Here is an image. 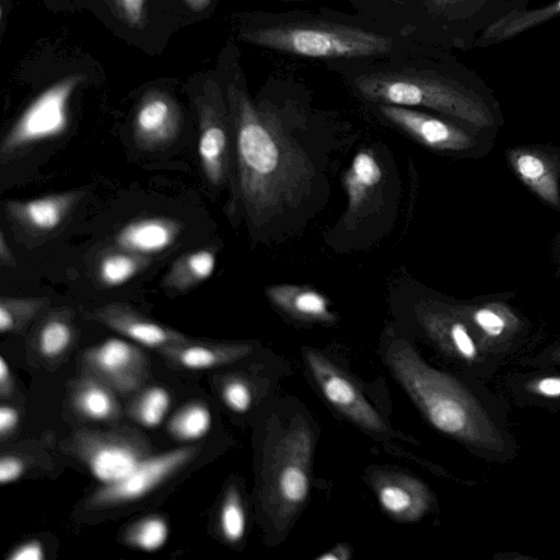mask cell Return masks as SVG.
I'll use <instances>...</instances> for the list:
<instances>
[{
  "label": "cell",
  "mask_w": 560,
  "mask_h": 560,
  "mask_svg": "<svg viewBox=\"0 0 560 560\" xmlns=\"http://www.w3.org/2000/svg\"><path fill=\"white\" fill-rule=\"evenodd\" d=\"M381 112L389 121L432 149L464 151L475 144L467 132L431 115L389 104H383Z\"/></svg>",
  "instance_id": "obj_13"
},
{
  "label": "cell",
  "mask_w": 560,
  "mask_h": 560,
  "mask_svg": "<svg viewBox=\"0 0 560 560\" xmlns=\"http://www.w3.org/2000/svg\"><path fill=\"white\" fill-rule=\"evenodd\" d=\"M24 472L23 462L15 456H2L0 459V482L2 485L15 481Z\"/></svg>",
  "instance_id": "obj_37"
},
{
  "label": "cell",
  "mask_w": 560,
  "mask_h": 560,
  "mask_svg": "<svg viewBox=\"0 0 560 560\" xmlns=\"http://www.w3.org/2000/svg\"><path fill=\"white\" fill-rule=\"evenodd\" d=\"M382 179L383 171L374 154L366 150L357 153L343 177L349 214H355L363 208Z\"/></svg>",
  "instance_id": "obj_22"
},
{
  "label": "cell",
  "mask_w": 560,
  "mask_h": 560,
  "mask_svg": "<svg viewBox=\"0 0 560 560\" xmlns=\"http://www.w3.org/2000/svg\"><path fill=\"white\" fill-rule=\"evenodd\" d=\"M382 508L401 521H416L429 508L430 495L419 480L406 476H388L376 486Z\"/></svg>",
  "instance_id": "obj_19"
},
{
  "label": "cell",
  "mask_w": 560,
  "mask_h": 560,
  "mask_svg": "<svg viewBox=\"0 0 560 560\" xmlns=\"http://www.w3.org/2000/svg\"><path fill=\"white\" fill-rule=\"evenodd\" d=\"M74 405L83 416L93 420L108 419L116 410V402L109 390L93 381L81 384L74 395Z\"/></svg>",
  "instance_id": "obj_29"
},
{
  "label": "cell",
  "mask_w": 560,
  "mask_h": 560,
  "mask_svg": "<svg viewBox=\"0 0 560 560\" xmlns=\"http://www.w3.org/2000/svg\"><path fill=\"white\" fill-rule=\"evenodd\" d=\"M86 318L97 322L125 337L150 348L165 350L188 341L183 334L156 323L124 303L94 308Z\"/></svg>",
  "instance_id": "obj_12"
},
{
  "label": "cell",
  "mask_w": 560,
  "mask_h": 560,
  "mask_svg": "<svg viewBox=\"0 0 560 560\" xmlns=\"http://www.w3.org/2000/svg\"><path fill=\"white\" fill-rule=\"evenodd\" d=\"M304 354L323 395L332 406L362 428L380 433L387 431L381 416L336 365L313 349Z\"/></svg>",
  "instance_id": "obj_8"
},
{
  "label": "cell",
  "mask_w": 560,
  "mask_h": 560,
  "mask_svg": "<svg viewBox=\"0 0 560 560\" xmlns=\"http://www.w3.org/2000/svg\"><path fill=\"white\" fill-rule=\"evenodd\" d=\"M84 195L85 190L75 189L28 200L9 199L3 209L16 231L47 238L62 229Z\"/></svg>",
  "instance_id": "obj_9"
},
{
  "label": "cell",
  "mask_w": 560,
  "mask_h": 560,
  "mask_svg": "<svg viewBox=\"0 0 560 560\" xmlns=\"http://www.w3.org/2000/svg\"><path fill=\"white\" fill-rule=\"evenodd\" d=\"M421 322L430 335L456 357L475 362L481 347L467 323L453 310H423Z\"/></svg>",
  "instance_id": "obj_18"
},
{
  "label": "cell",
  "mask_w": 560,
  "mask_h": 560,
  "mask_svg": "<svg viewBox=\"0 0 560 560\" xmlns=\"http://www.w3.org/2000/svg\"><path fill=\"white\" fill-rule=\"evenodd\" d=\"M250 347L246 345H205L189 340L170 347L163 352L177 364L190 370L211 369L246 355Z\"/></svg>",
  "instance_id": "obj_24"
},
{
  "label": "cell",
  "mask_w": 560,
  "mask_h": 560,
  "mask_svg": "<svg viewBox=\"0 0 560 560\" xmlns=\"http://www.w3.org/2000/svg\"><path fill=\"white\" fill-rule=\"evenodd\" d=\"M386 361L438 430L477 447L503 450L501 433L479 401L457 380L428 365L404 340L390 343Z\"/></svg>",
  "instance_id": "obj_2"
},
{
  "label": "cell",
  "mask_w": 560,
  "mask_h": 560,
  "mask_svg": "<svg viewBox=\"0 0 560 560\" xmlns=\"http://www.w3.org/2000/svg\"><path fill=\"white\" fill-rule=\"evenodd\" d=\"M337 551L341 552V553H342V556H345L346 558H348V556H346V552L348 551L346 547H341V546H339V547L337 548ZM319 559H320V560H330V559H334V560H336V559H337V560H339V559H342V558H341V556H339V555L326 553V555H324V556L319 557Z\"/></svg>",
  "instance_id": "obj_43"
},
{
  "label": "cell",
  "mask_w": 560,
  "mask_h": 560,
  "mask_svg": "<svg viewBox=\"0 0 560 560\" xmlns=\"http://www.w3.org/2000/svg\"><path fill=\"white\" fill-rule=\"evenodd\" d=\"M144 1L112 0L117 14L132 27H140L143 24Z\"/></svg>",
  "instance_id": "obj_35"
},
{
  "label": "cell",
  "mask_w": 560,
  "mask_h": 560,
  "mask_svg": "<svg viewBox=\"0 0 560 560\" xmlns=\"http://www.w3.org/2000/svg\"><path fill=\"white\" fill-rule=\"evenodd\" d=\"M453 310L467 323L480 347L486 349L509 341L522 327L517 314L504 302L454 306Z\"/></svg>",
  "instance_id": "obj_15"
},
{
  "label": "cell",
  "mask_w": 560,
  "mask_h": 560,
  "mask_svg": "<svg viewBox=\"0 0 560 560\" xmlns=\"http://www.w3.org/2000/svg\"><path fill=\"white\" fill-rule=\"evenodd\" d=\"M0 265L2 267L10 268H14L16 266L15 257L2 230L0 231Z\"/></svg>",
  "instance_id": "obj_40"
},
{
  "label": "cell",
  "mask_w": 560,
  "mask_h": 560,
  "mask_svg": "<svg viewBox=\"0 0 560 560\" xmlns=\"http://www.w3.org/2000/svg\"><path fill=\"white\" fill-rule=\"evenodd\" d=\"M266 294L278 307L296 318L324 322L335 318L325 296L310 288L291 284L271 285L266 289Z\"/></svg>",
  "instance_id": "obj_21"
},
{
  "label": "cell",
  "mask_w": 560,
  "mask_h": 560,
  "mask_svg": "<svg viewBox=\"0 0 560 560\" xmlns=\"http://www.w3.org/2000/svg\"><path fill=\"white\" fill-rule=\"evenodd\" d=\"M74 445L92 475L103 483L125 477L147 457L137 441L118 435L84 433L75 439Z\"/></svg>",
  "instance_id": "obj_10"
},
{
  "label": "cell",
  "mask_w": 560,
  "mask_h": 560,
  "mask_svg": "<svg viewBox=\"0 0 560 560\" xmlns=\"http://www.w3.org/2000/svg\"><path fill=\"white\" fill-rule=\"evenodd\" d=\"M19 422V412L11 406L0 408V433L1 436L9 434Z\"/></svg>",
  "instance_id": "obj_39"
},
{
  "label": "cell",
  "mask_w": 560,
  "mask_h": 560,
  "mask_svg": "<svg viewBox=\"0 0 560 560\" xmlns=\"http://www.w3.org/2000/svg\"><path fill=\"white\" fill-rule=\"evenodd\" d=\"M211 413L202 404H190L180 409L170 422V432L180 440H196L210 429Z\"/></svg>",
  "instance_id": "obj_30"
},
{
  "label": "cell",
  "mask_w": 560,
  "mask_h": 560,
  "mask_svg": "<svg viewBox=\"0 0 560 560\" xmlns=\"http://www.w3.org/2000/svg\"><path fill=\"white\" fill-rule=\"evenodd\" d=\"M12 378L10 370L3 357L0 358V392L2 395L10 393Z\"/></svg>",
  "instance_id": "obj_41"
},
{
  "label": "cell",
  "mask_w": 560,
  "mask_h": 560,
  "mask_svg": "<svg viewBox=\"0 0 560 560\" xmlns=\"http://www.w3.org/2000/svg\"><path fill=\"white\" fill-rule=\"evenodd\" d=\"M167 535L166 522L159 516H149L133 524L126 538L133 547L144 551H154L165 544Z\"/></svg>",
  "instance_id": "obj_31"
},
{
  "label": "cell",
  "mask_w": 560,
  "mask_h": 560,
  "mask_svg": "<svg viewBox=\"0 0 560 560\" xmlns=\"http://www.w3.org/2000/svg\"><path fill=\"white\" fill-rule=\"evenodd\" d=\"M71 310L59 308L50 312L37 331V346L46 358L62 354L73 338Z\"/></svg>",
  "instance_id": "obj_25"
},
{
  "label": "cell",
  "mask_w": 560,
  "mask_h": 560,
  "mask_svg": "<svg viewBox=\"0 0 560 560\" xmlns=\"http://www.w3.org/2000/svg\"><path fill=\"white\" fill-rule=\"evenodd\" d=\"M526 389L545 398H560V376H545L532 380L526 384Z\"/></svg>",
  "instance_id": "obj_36"
},
{
  "label": "cell",
  "mask_w": 560,
  "mask_h": 560,
  "mask_svg": "<svg viewBox=\"0 0 560 560\" xmlns=\"http://www.w3.org/2000/svg\"><path fill=\"white\" fill-rule=\"evenodd\" d=\"M84 80L81 73L67 75L33 100L1 140V165L9 164L35 144L66 132L69 102Z\"/></svg>",
  "instance_id": "obj_5"
},
{
  "label": "cell",
  "mask_w": 560,
  "mask_h": 560,
  "mask_svg": "<svg viewBox=\"0 0 560 560\" xmlns=\"http://www.w3.org/2000/svg\"><path fill=\"white\" fill-rule=\"evenodd\" d=\"M553 360L557 361V362H560V349H558L555 353H553Z\"/></svg>",
  "instance_id": "obj_45"
},
{
  "label": "cell",
  "mask_w": 560,
  "mask_h": 560,
  "mask_svg": "<svg viewBox=\"0 0 560 560\" xmlns=\"http://www.w3.org/2000/svg\"><path fill=\"white\" fill-rule=\"evenodd\" d=\"M196 453V447H182L147 456L125 477L98 488L90 497L89 505L102 509L138 500L179 470Z\"/></svg>",
  "instance_id": "obj_7"
},
{
  "label": "cell",
  "mask_w": 560,
  "mask_h": 560,
  "mask_svg": "<svg viewBox=\"0 0 560 560\" xmlns=\"http://www.w3.org/2000/svg\"><path fill=\"white\" fill-rule=\"evenodd\" d=\"M215 261V250L211 247L187 252L171 264L161 285L177 292H186L212 275Z\"/></svg>",
  "instance_id": "obj_23"
},
{
  "label": "cell",
  "mask_w": 560,
  "mask_h": 560,
  "mask_svg": "<svg viewBox=\"0 0 560 560\" xmlns=\"http://www.w3.org/2000/svg\"><path fill=\"white\" fill-rule=\"evenodd\" d=\"M151 257L140 255L117 245L102 250L94 262L93 275L103 288L125 284L148 268Z\"/></svg>",
  "instance_id": "obj_20"
},
{
  "label": "cell",
  "mask_w": 560,
  "mask_h": 560,
  "mask_svg": "<svg viewBox=\"0 0 560 560\" xmlns=\"http://www.w3.org/2000/svg\"><path fill=\"white\" fill-rule=\"evenodd\" d=\"M303 455L288 458L276 477L278 499L287 506H298L310 492V478L304 468Z\"/></svg>",
  "instance_id": "obj_26"
},
{
  "label": "cell",
  "mask_w": 560,
  "mask_h": 560,
  "mask_svg": "<svg viewBox=\"0 0 560 560\" xmlns=\"http://www.w3.org/2000/svg\"><path fill=\"white\" fill-rule=\"evenodd\" d=\"M188 7L192 11H203L210 3L211 0H185Z\"/></svg>",
  "instance_id": "obj_42"
},
{
  "label": "cell",
  "mask_w": 560,
  "mask_h": 560,
  "mask_svg": "<svg viewBox=\"0 0 560 560\" xmlns=\"http://www.w3.org/2000/svg\"><path fill=\"white\" fill-rule=\"evenodd\" d=\"M366 98L397 106H423L477 127L492 125L488 107L478 97L439 79L409 73H377L355 80Z\"/></svg>",
  "instance_id": "obj_4"
},
{
  "label": "cell",
  "mask_w": 560,
  "mask_h": 560,
  "mask_svg": "<svg viewBox=\"0 0 560 560\" xmlns=\"http://www.w3.org/2000/svg\"><path fill=\"white\" fill-rule=\"evenodd\" d=\"M458 0H427V2L435 8H442L455 3Z\"/></svg>",
  "instance_id": "obj_44"
},
{
  "label": "cell",
  "mask_w": 560,
  "mask_h": 560,
  "mask_svg": "<svg viewBox=\"0 0 560 560\" xmlns=\"http://www.w3.org/2000/svg\"><path fill=\"white\" fill-rule=\"evenodd\" d=\"M558 14H560V0L532 11H515L491 24L486 30L485 36L499 40L506 39Z\"/></svg>",
  "instance_id": "obj_27"
},
{
  "label": "cell",
  "mask_w": 560,
  "mask_h": 560,
  "mask_svg": "<svg viewBox=\"0 0 560 560\" xmlns=\"http://www.w3.org/2000/svg\"><path fill=\"white\" fill-rule=\"evenodd\" d=\"M222 398L225 405L235 412H245L252 404V393L242 381H231L222 389Z\"/></svg>",
  "instance_id": "obj_34"
},
{
  "label": "cell",
  "mask_w": 560,
  "mask_h": 560,
  "mask_svg": "<svg viewBox=\"0 0 560 560\" xmlns=\"http://www.w3.org/2000/svg\"><path fill=\"white\" fill-rule=\"evenodd\" d=\"M84 361L96 374L121 390L137 386L145 363L137 347L118 338H109L89 349Z\"/></svg>",
  "instance_id": "obj_14"
},
{
  "label": "cell",
  "mask_w": 560,
  "mask_h": 560,
  "mask_svg": "<svg viewBox=\"0 0 560 560\" xmlns=\"http://www.w3.org/2000/svg\"><path fill=\"white\" fill-rule=\"evenodd\" d=\"M195 103L199 124L200 166L209 184L221 186L230 175L231 139L222 97L215 83L206 82Z\"/></svg>",
  "instance_id": "obj_6"
},
{
  "label": "cell",
  "mask_w": 560,
  "mask_h": 560,
  "mask_svg": "<svg viewBox=\"0 0 560 560\" xmlns=\"http://www.w3.org/2000/svg\"><path fill=\"white\" fill-rule=\"evenodd\" d=\"M47 298L0 299V330L12 332L24 328L47 304Z\"/></svg>",
  "instance_id": "obj_28"
},
{
  "label": "cell",
  "mask_w": 560,
  "mask_h": 560,
  "mask_svg": "<svg viewBox=\"0 0 560 560\" xmlns=\"http://www.w3.org/2000/svg\"><path fill=\"white\" fill-rule=\"evenodd\" d=\"M220 527L224 538L238 541L245 533V513L235 489H231L224 499L220 513Z\"/></svg>",
  "instance_id": "obj_33"
},
{
  "label": "cell",
  "mask_w": 560,
  "mask_h": 560,
  "mask_svg": "<svg viewBox=\"0 0 560 560\" xmlns=\"http://www.w3.org/2000/svg\"><path fill=\"white\" fill-rule=\"evenodd\" d=\"M183 229L182 221L168 217L138 218L118 230L114 244L151 257L171 247Z\"/></svg>",
  "instance_id": "obj_16"
},
{
  "label": "cell",
  "mask_w": 560,
  "mask_h": 560,
  "mask_svg": "<svg viewBox=\"0 0 560 560\" xmlns=\"http://www.w3.org/2000/svg\"><path fill=\"white\" fill-rule=\"evenodd\" d=\"M180 121L179 107L168 93L162 90L148 91L135 112L133 140L143 151L164 148L177 137Z\"/></svg>",
  "instance_id": "obj_11"
},
{
  "label": "cell",
  "mask_w": 560,
  "mask_h": 560,
  "mask_svg": "<svg viewBox=\"0 0 560 560\" xmlns=\"http://www.w3.org/2000/svg\"><path fill=\"white\" fill-rule=\"evenodd\" d=\"M170 402V394L165 388L160 386L148 388L137 401L136 418L144 427L154 428L164 419Z\"/></svg>",
  "instance_id": "obj_32"
},
{
  "label": "cell",
  "mask_w": 560,
  "mask_h": 560,
  "mask_svg": "<svg viewBox=\"0 0 560 560\" xmlns=\"http://www.w3.org/2000/svg\"><path fill=\"white\" fill-rule=\"evenodd\" d=\"M515 175L552 208L560 209L558 171L544 152L528 148H514L506 152Z\"/></svg>",
  "instance_id": "obj_17"
},
{
  "label": "cell",
  "mask_w": 560,
  "mask_h": 560,
  "mask_svg": "<svg viewBox=\"0 0 560 560\" xmlns=\"http://www.w3.org/2000/svg\"><path fill=\"white\" fill-rule=\"evenodd\" d=\"M240 37L265 48L313 58L365 57L393 48L388 36L326 22L279 24L247 31Z\"/></svg>",
  "instance_id": "obj_3"
},
{
  "label": "cell",
  "mask_w": 560,
  "mask_h": 560,
  "mask_svg": "<svg viewBox=\"0 0 560 560\" xmlns=\"http://www.w3.org/2000/svg\"><path fill=\"white\" fill-rule=\"evenodd\" d=\"M241 198L254 222L292 205L313 175L301 147L245 93L229 89Z\"/></svg>",
  "instance_id": "obj_1"
},
{
  "label": "cell",
  "mask_w": 560,
  "mask_h": 560,
  "mask_svg": "<svg viewBox=\"0 0 560 560\" xmlns=\"http://www.w3.org/2000/svg\"><path fill=\"white\" fill-rule=\"evenodd\" d=\"M44 558V549L39 541H27L13 550L8 557L9 560H42Z\"/></svg>",
  "instance_id": "obj_38"
}]
</instances>
